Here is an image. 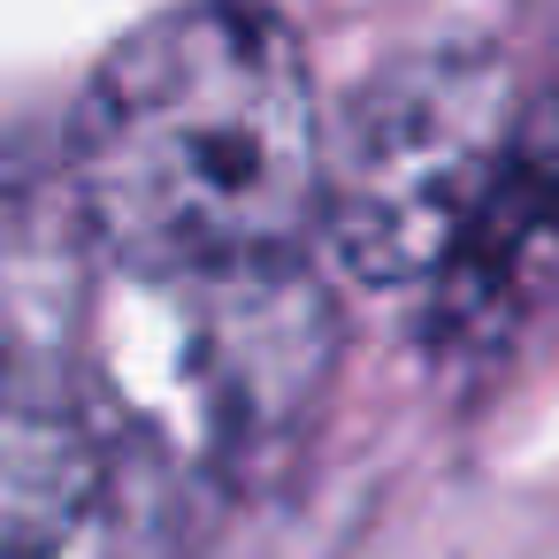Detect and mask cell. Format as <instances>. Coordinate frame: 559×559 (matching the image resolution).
<instances>
[{"label": "cell", "instance_id": "cell-2", "mask_svg": "<svg viewBox=\"0 0 559 559\" xmlns=\"http://www.w3.org/2000/svg\"><path fill=\"white\" fill-rule=\"evenodd\" d=\"M330 353L337 307L307 261L131 269L93 253V284L47 376L131 467L192 498L292 444L330 383Z\"/></svg>", "mask_w": 559, "mask_h": 559}, {"label": "cell", "instance_id": "cell-4", "mask_svg": "<svg viewBox=\"0 0 559 559\" xmlns=\"http://www.w3.org/2000/svg\"><path fill=\"white\" fill-rule=\"evenodd\" d=\"M0 528L9 559H169L185 498L131 467L93 414L39 368L9 376V437H0Z\"/></svg>", "mask_w": 559, "mask_h": 559}, {"label": "cell", "instance_id": "cell-5", "mask_svg": "<svg viewBox=\"0 0 559 559\" xmlns=\"http://www.w3.org/2000/svg\"><path fill=\"white\" fill-rule=\"evenodd\" d=\"M559 299V100L528 108L490 200L429 284V345L444 360H498Z\"/></svg>", "mask_w": 559, "mask_h": 559}, {"label": "cell", "instance_id": "cell-1", "mask_svg": "<svg viewBox=\"0 0 559 559\" xmlns=\"http://www.w3.org/2000/svg\"><path fill=\"white\" fill-rule=\"evenodd\" d=\"M62 192L100 261H307L330 215V131L299 39L253 0H185L139 24L70 116Z\"/></svg>", "mask_w": 559, "mask_h": 559}, {"label": "cell", "instance_id": "cell-3", "mask_svg": "<svg viewBox=\"0 0 559 559\" xmlns=\"http://www.w3.org/2000/svg\"><path fill=\"white\" fill-rule=\"evenodd\" d=\"M528 108L506 55L421 47L353 93L330 131V215L322 238L345 276L376 292H429L460 230L490 200Z\"/></svg>", "mask_w": 559, "mask_h": 559}]
</instances>
